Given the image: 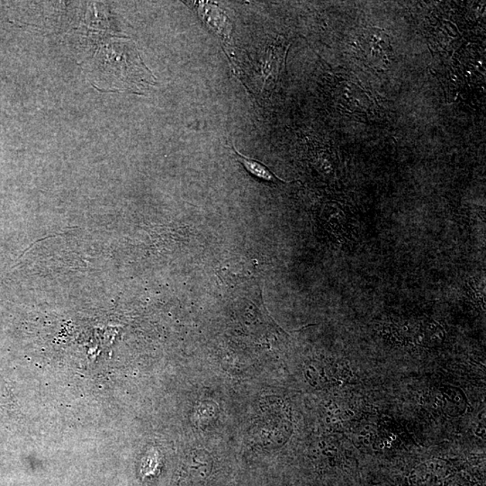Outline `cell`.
<instances>
[{
	"label": "cell",
	"mask_w": 486,
	"mask_h": 486,
	"mask_svg": "<svg viewBox=\"0 0 486 486\" xmlns=\"http://www.w3.org/2000/svg\"><path fill=\"white\" fill-rule=\"evenodd\" d=\"M444 477L443 468L431 463L430 465H420L410 475V482L413 486H433Z\"/></svg>",
	"instance_id": "obj_2"
},
{
	"label": "cell",
	"mask_w": 486,
	"mask_h": 486,
	"mask_svg": "<svg viewBox=\"0 0 486 486\" xmlns=\"http://www.w3.org/2000/svg\"><path fill=\"white\" fill-rule=\"evenodd\" d=\"M231 149H233L234 154H236L237 161L239 162L244 167V168H245L246 171L249 172L250 175L256 176V178L267 182H291L285 181V180L278 178V176L275 174V173L272 171L271 169L268 168L266 164H265V163L258 161V159L249 158L245 155L240 154V152L237 151L234 146H231Z\"/></svg>",
	"instance_id": "obj_1"
}]
</instances>
